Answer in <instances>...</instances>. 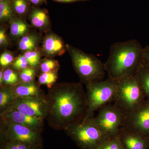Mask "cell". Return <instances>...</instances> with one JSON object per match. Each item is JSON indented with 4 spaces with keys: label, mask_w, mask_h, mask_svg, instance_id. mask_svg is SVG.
Segmentation results:
<instances>
[{
    "label": "cell",
    "mask_w": 149,
    "mask_h": 149,
    "mask_svg": "<svg viewBox=\"0 0 149 149\" xmlns=\"http://www.w3.org/2000/svg\"><path fill=\"white\" fill-rule=\"evenodd\" d=\"M97 149H124L118 136L107 139Z\"/></svg>",
    "instance_id": "83f0119b"
},
{
    "label": "cell",
    "mask_w": 149,
    "mask_h": 149,
    "mask_svg": "<svg viewBox=\"0 0 149 149\" xmlns=\"http://www.w3.org/2000/svg\"><path fill=\"white\" fill-rule=\"evenodd\" d=\"M58 72H42L38 77V84L46 85L49 89L52 88L57 80Z\"/></svg>",
    "instance_id": "7402d4cb"
},
{
    "label": "cell",
    "mask_w": 149,
    "mask_h": 149,
    "mask_svg": "<svg viewBox=\"0 0 149 149\" xmlns=\"http://www.w3.org/2000/svg\"><path fill=\"white\" fill-rule=\"evenodd\" d=\"M66 48L80 83L86 85L103 80L107 72L104 63L94 55L86 53L70 45L67 44Z\"/></svg>",
    "instance_id": "3957f363"
},
{
    "label": "cell",
    "mask_w": 149,
    "mask_h": 149,
    "mask_svg": "<svg viewBox=\"0 0 149 149\" xmlns=\"http://www.w3.org/2000/svg\"><path fill=\"white\" fill-rule=\"evenodd\" d=\"M139 83L145 97L149 100V69L143 64L137 74Z\"/></svg>",
    "instance_id": "d6986e66"
},
{
    "label": "cell",
    "mask_w": 149,
    "mask_h": 149,
    "mask_svg": "<svg viewBox=\"0 0 149 149\" xmlns=\"http://www.w3.org/2000/svg\"><path fill=\"white\" fill-rule=\"evenodd\" d=\"M14 62L13 56L9 51H5L0 56V65L3 69L8 68Z\"/></svg>",
    "instance_id": "f546056e"
},
{
    "label": "cell",
    "mask_w": 149,
    "mask_h": 149,
    "mask_svg": "<svg viewBox=\"0 0 149 149\" xmlns=\"http://www.w3.org/2000/svg\"><path fill=\"white\" fill-rule=\"evenodd\" d=\"M39 40V36L36 34H30L24 35L19 41V49L25 52L34 50L37 48Z\"/></svg>",
    "instance_id": "e0dca14e"
},
{
    "label": "cell",
    "mask_w": 149,
    "mask_h": 149,
    "mask_svg": "<svg viewBox=\"0 0 149 149\" xmlns=\"http://www.w3.org/2000/svg\"><path fill=\"white\" fill-rule=\"evenodd\" d=\"M28 61L24 55L19 56L12 64V68L20 72L29 66Z\"/></svg>",
    "instance_id": "f1b7e54d"
},
{
    "label": "cell",
    "mask_w": 149,
    "mask_h": 149,
    "mask_svg": "<svg viewBox=\"0 0 149 149\" xmlns=\"http://www.w3.org/2000/svg\"><path fill=\"white\" fill-rule=\"evenodd\" d=\"M42 51L44 55L48 58L60 56L66 51V45L58 35L50 33L46 35L43 41Z\"/></svg>",
    "instance_id": "4fadbf2b"
},
{
    "label": "cell",
    "mask_w": 149,
    "mask_h": 149,
    "mask_svg": "<svg viewBox=\"0 0 149 149\" xmlns=\"http://www.w3.org/2000/svg\"><path fill=\"white\" fill-rule=\"evenodd\" d=\"M46 99V119L54 130H64L82 121L87 113V95L80 82L56 83L49 89Z\"/></svg>",
    "instance_id": "6da1fadb"
},
{
    "label": "cell",
    "mask_w": 149,
    "mask_h": 149,
    "mask_svg": "<svg viewBox=\"0 0 149 149\" xmlns=\"http://www.w3.org/2000/svg\"><path fill=\"white\" fill-rule=\"evenodd\" d=\"M20 83L19 72L13 68H6L3 70V80L2 87L14 86Z\"/></svg>",
    "instance_id": "ffe728a7"
},
{
    "label": "cell",
    "mask_w": 149,
    "mask_h": 149,
    "mask_svg": "<svg viewBox=\"0 0 149 149\" xmlns=\"http://www.w3.org/2000/svg\"><path fill=\"white\" fill-rule=\"evenodd\" d=\"M10 22V34L14 38L23 37L29 30L28 25L21 19L13 18Z\"/></svg>",
    "instance_id": "2e32d148"
},
{
    "label": "cell",
    "mask_w": 149,
    "mask_h": 149,
    "mask_svg": "<svg viewBox=\"0 0 149 149\" xmlns=\"http://www.w3.org/2000/svg\"><path fill=\"white\" fill-rule=\"evenodd\" d=\"M15 13L22 16L27 15L29 10V4L27 0H12Z\"/></svg>",
    "instance_id": "cb8c5ba5"
},
{
    "label": "cell",
    "mask_w": 149,
    "mask_h": 149,
    "mask_svg": "<svg viewBox=\"0 0 149 149\" xmlns=\"http://www.w3.org/2000/svg\"><path fill=\"white\" fill-rule=\"evenodd\" d=\"M6 142L43 146L40 132L21 124L0 122V144Z\"/></svg>",
    "instance_id": "52a82bcc"
},
{
    "label": "cell",
    "mask_w": 149,
    "mask_h": 149,
    "mask_svg": "<svg viewBox=\"0 0 149 149\" xmlns=\"http://www.w3.org/2000/svg\"><path fill=\"white\" fill-rule=\"evenodd\" d=\"M124 114L115 105L111 103L102 107L95 117L97 125L107 139L118 136Z\"/></svg>",
    "instance_id": "ba28073f"
},
{
    "label": "cell",
    "mask_w": 149,
    "mask_h": 149,
    "mask_svg": "<svg viewBox=\"0 0 149 149\" xmlns=\"http://www.w3.org/2000/svg\"><path fill=\"white\" fill-rule=\"evenodd\" d=\"M148 149H149V147L148 148Z\"/></svg>",
    "instance_id": "8d00e7d4"
},
{
    "label": "cell",
    "mask_w": 149,
    "mask_h": 149,
    "mask_svg": "<svg viewBox=\"0 0 149 149\" xmlns=\"http://www.w3.org/2000/svg\"><path fill=\"white\" fill-rule=\"evenodd\" d=\"M36 74L35 68L28 67L19 72L20 83H29L35 82Z\"/></svg>",
    "instance_id": "4316f807"
},
{
    "label": "cell",
    "mask_w": 149,
    "mask_h": 149,
    "mask_svg": "<svg viewBox=\"0 0 149 149\" xmlns=\"http://www.w3.org/2000/svg\"><path fill=\"white\" fill-rule=\"evenodd\" d=\"M30 3L35 6L40 5L47 3V0H28Z\"/></svg>",
    "instance_id": "836d02e7"
},
{
    "label": "cell",
    "mask_w": 149,
    "mask_h": 149,
    "mask_svg": "<svg viewBox=\"0 0 149 149\" xmlns=\"http://www.w3.org/2000/svg\"><path fill=\"white\" fill-rule=\"evenodd\" d=\"M43 146H35L23 143L6 142L0 144V149H43Z\"/></svg>",
    "instance_id": "d4e9b609"
},
{
    "label": "cell",
    "mask_w": 149,
    "mask_h": 149,
    "mask_svg": "<svg viewBox=\"0 0 149 149\" xmlns=\"http://www.w3.org/2000/svg\"><path fill=\"white\" fill-rule=\"evenodd\" d=\"M38 83L33 82L29 83H20L14 86H10L15 100L19 98L34 96H45L46 94L40 88Z\"/></svg>",
    "instance_id": "5bb4252c"
},
{
    "label": "cell",
    "mask_w": 149,
    "mask_h": 149,
    "mask_svg": "<svg viewBox=\"0 0 149 149\" xmlns=\"http://www.w3.org/2000/svg\"><path fill=\"white\" fill-rule=\"evenodd\" d=\"M15 100L10 86L0 88V113L7 109Z\"/></svg>",
    "instance_id": "ac0fdd59"
},
{
    "label": "cell",
    "mask_w": 149,
    "mask_h": 149,
    "mask_svg": "<svg viewBox=\"0 0 149 149\" xmlns=\"http://www.w3.org/2000/svg\"><path fill=\"white\" fill-rule=\"evenodd\" d=\"M121 127L149 137V100L129 114L124 116Z\"/></svg>",
    "instance_id": "9c48e42d"
},
{
    "label": "cell",
    "mask_w": 149,
    "mask_h": 149,
    "mask_svg": "<svg viewBox=\"0 0 149 149\" xmlns=\"http://www.w3.org/2000/svg\"><path fill=\"white\" fill-rule=\"evenodd\" d=\"M64 131L81 149H97L108 139L97 125L94 116L84 118Z\"/></svg>",
    "instance_id": "277c9868"
},
{
    "label": "cell",
    "mask_w": 149,
    "mask_h": 149,
    "mask_svg": "<svg viewBox=\"0 0 149 149\" xmlns=\"http://www.w3.org/2000/svg\"><path fill=\"white\" fill-rule=\"evenodd\" d=\"M1 122L12 123L25 125L42 133L44 128L43 119L23 114L11 109L0 113Z\"/></svg>",
    "instance_id": "8fae6325"
},
{
    "label": "cell",
    "mask_w": 149,
    "mask_h": 149,
    "mask_svg": "<svg viewBox=\"0 0 149 149\" xmlns=\"http://www.w3.org/2000/svg\"><path fill=\"white\" fill-rule=\"evenodd\" d=\"M23 55L27 59L29 66L36 68L40 66L41 62V55L40 52L35 50L27 51L25 52Z\"/></svg>",
    "instance_id": "484cf974"
},
{
    "label": "cell",
    "mask_w": 149,
    "mask_h": 149,
    "mask_svg": "<svg viewBox=\"0 0 149 149\" xmlns=\"http://www.w3.org/2000/svg\"><path fill=\"white\" fill-rule=\"evenodd\" d=\"M118 137L124 149H148L149 137L121 127Z\"/></svg>",
    "instance_id": "7c38bea8"
},
{
    "label": "cell",
    "mask_w": 149,
    "mask_h": 149,
    "mask_svg": "<svg viewBox=\"0 0 149 149\" xmlns=\"http://www.w3.org/2000/svg\"><path fill=\"white\" fill-rule=\"evenodd\" d=\"M117 85L118 80L109 78L86 85L88 109L84 118L93 117L96 111L114 102Z\"/></svg>",
    "instance_id": "8992f818"
},
{
    "label": "cell",
    "mask_w": 149,
    "mask_h": 149,
    "mask_svg": "<svg viewBox=\"0 0 149 149\" xmlns=\"http://www.w3.org/2000/svg\"><path fill=\"white\" fill-rule=\"evenodd\" d=\"M4 69L1 68L0 70V87H2L3 85V80Z\"/></svg>",
    "instance_id": "e575fe53"
},
{
    "label": "cell",
    "mask_w": 149,
    "mask_h": 149,
    "mask_svg": "<svg viewBox=\"0 0 149 149\" xmlns=\"http://www.w3.org/2000/svg\"><path fill=\"white\" fill-rule=\"evenodd\" d=\"M56 2L61 3H72L79 1H87L91 0H52Z\"/></svg>",
    "instance_id": "d6a6232c"
},
{
    "label": "cell",
    "mask_w": 149,
    "mask_h": 149,
    "mask_svg": "<svg viewBox=\"0 0 149 149\" xmlns=\"http://www.w3.org/2000/svg\"><path fill=\"white\" fill-rule=\"evenodd\" d=\"M15 12L12 0L0 2V20L1 22L11 20L13 18Z\"/></svg>",
    "instance_id": "44dd1931"
},
{
    "label": "cell",
    "mask_w": 149,
    "mask_h": 149,
    "mask_svg": "<svg viewBox=\"0 0 149 149\" xmlns=\"http://www.w3.org/2000/svg\"><path fill=\"white\" fill-rule=\"evenodd\" d=\"M29 19L32 26L39 29H44L49 24V19L45 10L33 8L30 11Z\"/></svg>",
    "instance_id": "9a60e30c"
},
{
    "label": "cell",
    "mask_w": 149,
    "mask_h": 149,
    "mask_svg": "<svg viewBox=\"0 0 149 149\" xmlns=\"http://www.w3.org/2000/svg\"><path fill=\"white\" fill-rule=\"evenodd\" d=\"M142 64L149 69V45L143 49Z\"/></svg>",
    "instance_id": "4dcf8cb0"
},
{
    "label": "cell",
    "mask_w": 149,
    "mask_h": 149,
    "mask_svg": "<svg viewBox=\"0 0 149 149\" xmlns=\"http://www.w3.org/2000/svg\"><path fill=\"white\" fill-rule=\"evenodd\" d=\"M146 100L137 75L118 80L114 104L126 115L139 107Z\"/></svg>",
    "instance_id": "5b68a950"
},
{
    "label": "cell",
    "mask_w": 149,
    "mask_h": 149,
    "mask_svg": "<svg viewBox=\"0 0 149 149\" xmlns=\"http://www.w3.org/2000/svg\"><path fill=\"white\" fill-rule=\"evenodd\" d=\"M39 66L42 72H58L59 68V64L56 60L52 58H48L42 61Z\"/></svg>",
    "instance_id": "603a6c76"
},
{
    "label": "cell",
    "mask_w": 149,
    "mask_h": 149,
    "mask_svg": "<svg viewBox=\"0 0 149 149\" xmlns=\"http://www.w3.org/2000/svg\"><path fill=\"white\" fill-rule=\"evenodd\" d=\"M8 109L15 110L26 115L44 120L46 119L47 111L46 95L16 99Z\"/></svg>",
    "instance_id": "30bf717a"
},
{
    "label": "cell",
    "mask_w": 149,
    "mask_h": 149,
    "mask_svg": "<svg viewBox=\"0 0 149 149\" xmlns=\"http://www.w3.org/2000/svg\"><path fill=\"white\" fill-rule=\"evenodd\" d=\"M9 42L5 30L4 28L0 29V46L1 47H6L8 45Z\"/></svg>",
    "instance_id": "1f68e13d"
},
{
    "label": "cell",
    "mask_w": 149,
    "mask_h": 149,
    "mask_svg": "<svg viewBox=\"0 0 149 149\" xmlns=\"http://www.w3.org/2000/svg\"><path fill=\"white\" fill-rule=\"evenodd\" d=\"M143 49L136 40L113 44L104 63L109 78L118 80L137 75L142 64Z\"/></svg>",
    "instance_id": "7a4b0ae2"
},
{
    "label": "cell",
    "mask_w": 149,
    "mask_h": 149,
    "mask_svg": "<svg viewBox=\"0 0 149 149\" xmlns=\"http://www.w3.org/2000/svg\"><path fill=\"white\" fill-rule=\"evenodd\" d=\"M5 1V0H0V2L3 1Z\"/></svg>",
    "instance_id": "d590c367"
}]
</instances>
